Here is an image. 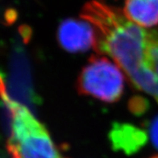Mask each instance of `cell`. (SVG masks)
<instances>
[{
    "mask_svg": "<svg viewBox=\"0 0 158 158\" xmlns=\"http://www.w3.org/2000/svg\"><path fill=\"white\" fill-rule=\"evenodd\" d=\"M148 136L153 146L158 149V114L148 123Z\"/></svg>",
    "mask_w": 158,
    "mask_h": 158,
    "instance_id": "cell-6",
    "label": "cell"
},
{
    "mask_svg": "<svg viewBox=\"0 0 158 158\" xmlns=\"http://www.w3.org/2000/svg\"><path fill=\"white\" fill-rule=\"evenodd\" d=\"M57 40L62 48L69 53L85 52L94 46V29L85 19H67L58 27Z\"/></svg>",
    "mask_w": 158,
    "mask_h": 158,
    "instance_id": "cell-3",
    "label": "cell"
},
{
    "mask_svg": "<svg viewBox=\"0 0 158 158\" xmlns=\"http://www.w3.org/2000/svg\"><path fill=\"white\" fill-rule=\"evenodd\" d=\"M146 133L141 128L127 124H118L110 133V139L113 147L133 153L139 150L147 141Z\"/></svg>",
    "mask_w": 158,
    "mask_h": 158,
    "instance_id": "cell-5",
    "label": "cell"
},
{
    "mask_svg": "<svg viewBox=\"0 0 158 158\" xmlns=\"http://www.w3.org/2000/svg\"><path fill=\"white\" fill-rule=\"evenodd\" d=\"M150 158H158V156H152V157Z\"/></svg>",
    "mask_w": 158,
    "mask_h": 158,
    "instance_id": "cell-9",
    "label": "cell"
},
{
    "mask_svg": "<svg viewBox=\"0 0 158 158\" xmlns=\"http://www.w3.org/2000/svg\"><path fill=\"white\" fill-rule=\"evenodd\" d=\"M125 76L115 62L105 56H93L83 68L77 78V90L90 97L112 104L124 93Z\"/></svg>",
    "mask_w": 158,
    "mask_h": 158,
    "instance_id": "cell-2",
    "label": "cell"
},
{
    "mask_svg": "<svg viewBox=\"0 0 158 158\" xmlns=\"http://www.w3.org/2000/svg\"><path fill=\"white\" fill-rule=\"evenodd\" d=\"M19 33L21 35L24 43L27 44L33 36V29L28 25H22L19 27Z\"/></svg>",
    "mask_w": 158,
    "mask_h": 158,
    "instance_id": "cell-8",
    "label": "cell"
},
{
    "mask_svg": "<svg viewBox=\"0 0 158 158\" xmlns=\"http://www.w3.org/2000/svg\"><path fill=\"white\" fill-rule=\"evenodd\" d=\"M0 98L10 115L7 151L11 158H64L43 124L27 106L11 98L1 71Z\"/></svg>",
    "mask_w": 158,
    "mask_h": 158,
    "instance_id": "cell-1",
    "label": "cell"
},
{
    "mask_svg": "<svg viewBox=\"0 0 158 158\" xmlns=\"http://www.w3.org/2000/svg\"><path fill=\"white\" fill-rule=\"evenodd\" d=\"M18 17H19V12L15 8H8L7 10H6L4 14L5 21L8 26H11L12 24L16 22Z\"/></svg>",
    "mask_w": 158,
    "mask_h": 158,
    "instance_id": "cell-7",
    "label": "cell"
},
{
    "mask_svg": "<svg viewBox=\"0 0 158 158\" xmlns=\"http://www.w3.org/2000/svg\"><path fill=\"white\" fill-rule=\"evenodd\" d=\"M125 16L144 28L158 26V0H125Z\"/></svg>",
    "mask_w": 158,
    "mask_h": 158,
    "instance_id": "cell-4",
    "label": "cell"
}]
</instances>
